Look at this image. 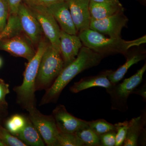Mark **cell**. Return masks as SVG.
<instances>
[{"instance_id":"cell-1","label":"cell","mask_w":146,"mask_h":146,"mask_svg":"<svg viewBox=\"0 0 146 146\" xmlns=\"http://www.w3.org/2000/svg\"><path fill=\"white\" fill-rule=\"evenodd\" d=\"M104 57L87 47H82L75 59L64 67L48 89L42 98L41 105L56 101L65 86L74 78L83 71L98 65Z\"/></svg>"},{"instance_id":"cell-2","label":"cell","mask_w":146,"mask_h":146,"mask_svg":"<svg viewBox=\"0 0 146 146\" xmlns=\"http://www.w3.org/2000/svg\"><path fill=\"white\" fill-rule=\"evenodd\" d=\"M80 39L84 46L95 52L106 55L125 54L130 48L140 46L146 42V35L132 41H125L121 38L108 37L90 29L79 32Z\"/></svg>"},{"instance_id":"cell-3","label":"cell","mask_w":146,"mask_h":146,"mask_svg":"<svg viewBox=\"0 0 146 146\" xmlns=\"http://www.w3.org/2000/svg\"><path fill=\"white\" fill-rule=\"evenodd\" d=\"M41 39L33 58L29 61L24 72L23 81L20 86L14 88L17 96V102L25 109L35 106V82L40 60L48 44Z\"/></svg>"},{"instance_id":"cell-4","label":"cell","mask_w":146,"mask_h":146,"mask_svg":"<svg viewBox=\"0 0 146 146\" xmlns=\"http://www.w3.org/2000/svg\"><path fill=\"white\" fill-rule=\"evenodd\" d=\"M64 67L60 51L49 44L40 60L35 82L36 90L46 89L52 85Z\"/></svg>"},{"instance_id":"cell-5","label":"cell","mask_w":146,"mask_h":146,"mask_svg":"<svg viewBox=\"0 0 146 146\" xmlns=\"http://www.w3.org/2000/svg\"><path fill=\"white\" fill-rule=\"evenodd\" d=\"M146 70V64L133 76L126 78L121 83L113 84L106 90L110 96L111 109L120 112H126L128 109L127 100L133 91L142 83L143 76Z\"/></svg>"},{"instance_id":"cell-6","label":"cell","mask_w":146,"mask_h":146,"mask_svg":"<svg viewBox=\"0 0 146 146\" xmlns=\"http://www.w3.org/2000/svg\"><path fill=\"white\" fill-rule=\"evenodd\" d=\"M27 110L29 112V119L45 143L49 146H56L59 131L52 115H43L35 106Z\"/></svg>"},{"instance_id":"cell-7","label":"cell","mask_w":146,"mask_h":146,"mask_svg":"<svg viewBox=\"0 0 146 146\" xmlns=\"http://www.w3.org/2000/svg\"><path fill=\"white\" fill-rule=\"evenodd\" d=\"M29 7L39 22L43 33L50 44L55 48L60 50L61 29L52 14L46 7Z\"/></svg>"},{"instance_id":"cell-8","label":"cell","mask_w":146,"mask_h":146,"mask_svg":"<svg viewBox=\"0 0 146 146\" xmlns=\"http://www.w3.org/2000/svg\"><path fill=\"white\" fill-rule=\"evenodd\" d=\"M128 21L123 11L100 20L91 18L89 29L110 37L121 38L122 30L126 25Z\"/></svg>"},{"instance_id":"cell-9","label":"cell","mask_w":146,"mask_h":146,"mask_svg":"<svg viewBox=\"0 0 146 146\" xmlns=\"http://www.w3.org/2000/svg\"><path fill=\"white\" fill-rule=\"evenodd\" d=\"M21 30L33 45L38 44L42 39L43 31L40 24L29 7L22 3L17 14Z\"/></svg>"},{"instance_id":"cell-10","label":"cell","mask_w":146,"mask_h":146,"mask_svg":"<svg viewBox=\"0 0 146 146\" xmlns=\"http://www.w3.org/2000/svg\"><path fill=\"white\" fill-rule=\"evenodd\" d=\"M52 115L60 132L75 133L89 125L87 121L76 117L69 113L63 105L56 106L53 110Z\"/></svg>"},{"instance_id":"cell-11","label":"cell","mask_w":146,"mask_h":146,"mask_svg":"<svg viewBox=\"0 0 146 146\" xmlns=\"http://www.w3.org/2000/svg\"><path fill=\"white\" fill-rule=\"evenodd\" d=\"M65 1L78 32L89 29L91 20L89 9L90 0Z\"/></svg>"},{"instance_id":"cell-12","label":"cell","mask_w":146,"mask_h":146,"mask_svg":"<svg viewBox=\"0 0 146 146\" xmlns=\"http://www.w3.org/2000/svg\"><path fill=\"white\" fill-rule=\"evenodd\" d=\"M0 49L15 56L25 58L28 62L36 53L31 44L19 35L1 41Z\"/></svg>"},{"instance_id":"cell-13","label":"cell","mask_w":146,"mask_h":146,"mask_svg":"<svg viewBox=\"0 0 146 146\" xmlns=\"http://www.w3.org/2000/svg\"><path fill=\"white\" fill-rule=\"evenodd\" d=\"M82 47V42L77 35L68 34L61 30L60 51L64 67L75 59Z\"/></svg>"},{"instance_id":"cell-14","label":"cell","mask_w":146,"mask_h":146,"mask_svg":"<svg viewBox=\"0 0 146 146\" xmlns=\"http://www.w3.org/2000/svg\"><path fill=\"white\" fill-rule=\"evenodd\" d=\"M61 30L68 34L77 35L78 32L74 24L70 12L65 1L55 3L47 7Z\"/></svg>"},{"instance_id":"cell-15","label":"cell","mask_w":146,"mask_h":146,"mask_svg":"<svg viewBox=\"0 0 146 146\" xmlns=\"http://www.w3.org/2000/svg\"><path fill=\"white\" fill-rule=\"evenodd\" d=\"M109 71H105L97 76L81 79L77 82H75L70 88V91L72 93L76 94L92 87H103L106 90L109 89L113 84L108 78Z\"/></svg>"},{"instance_id":"cell-16","label":"cell","mask_w":146,"mask_h":146,"mask_svg":"<svg viewBox=\"0 0 146 146\" xmlns=\"http://www.w3.org/2000/svg\"><path fill=\"white\" fill-rule=\"evenodd\" d=\"M146 124V111L144 109L140 116L128 121L127 133L123 146H138V138L145 128Z\"/></svg>"},{"instance_id":"cell-17","label":"cell","mask_w":146,"mask_h":146,"mask_svg":"<svg viewBox=\"0 0 146 146\" xmlns=\"http://www.w3.org/2000/svg\"><path fill=\"white\" fill-rule=\"evenodd\" d=\"M89 9L91 18L95 20L103 19L123 11L120 2L98 3L92 0H90Z\"/></svg>"},{"instance_id":"cell-18","label":"cell","mask_w":146,"mask_h":146,"mask_svg":"<svg viewBox=\"0 0 146 146\" xmlns=\"http://www.w3.org/2000/svg\"><path fill=\"white\" fill-rule=\"evenodd\" d=\"M16 136L27 146H44L43 139L29 118H26L25 125Z\"/></svg>"},{"instance_id":"cell-19","label":"cell","mask_w":146,"mask_h":146,"mask_svg":"<svg viewBox=\"0 0 146 146\" xmlns=\"http://www.w3.org/2000/svg\"><path fill=\"white\" fill-rule=\"evenodd\" d=\"M145 58V56L142 54H136L129 56H128L125 63L118 68L117 70H109L108 75V78L111 83L113 84L119 82L131 67L138 63L141 60H144Z\"/></svg>"},{"instance_id":"cell-20","label":"cell","mask_w":146,"mask_h":146,"mask_svg":"<svg viewBox=\"0 0 146 146\" xmlns=\"http://www.w3.org/2000/svg\"><path fill=\"white\" fill-rule=\"evenodd\" d=\"M22 31L17 15H9L6 25L0 32V42L19 35Z\"/></svg>"},{"instance_id":"cell-21","label":"cell","mask_w":146,"mask_h":146,"mask_svg":"<svg viewBox=\"0 0 146 146\" xmlns=\"http://www.w3.org/2000/svg\"><path fill=\"white\" fill-rule=\"evenodd\" d=\"M85 146H102L98 135L89 127V125L75 133Z\"/></svg>"},{"instance_id":"cell-22","label":"cell","mask_w":146,"mask_h":146,"mask_svg":"<svg viewBox=\"0 0 146 146\" xmlns=\"http://www.w3.org/2000/svg\"><path fill=\"white\" fill-rule=\"evenodd\" d=\"M88 125L98 136L110 131H115L114 125L104 119H98L88 121Z\"/></svg>"},{"instance_id":"cell-23","label":"cell","mask_w":146,"mask_h":146,"mask_svg":"<svg viewBox=\"0 0 146 146\" xmlns=\"http://www.w3.org/2000/svg\"><path fill=\"white\" fill-rule=\"evenodd\" d=\"M56 146H85L75 133H58Z\"/></svg>"},{"instance_id":"cell-24","label":"cell","mask_w":146,"mask_h":146,"mask_svg":"<svg viewBox=\"0 0 146 146\" xmlns=\"http://www.w3.org/2000/svg\"><path fill=\"white\" fill-rule=\"evenodd\" d=\"M26 124V118L21 115H15L6 123V129L11 134L16 136L23 128Z\"/></svg>"},{"instance_id":"cell-25","label":"cell","mask_w":146,"mask_h":146,"mask_svg":"<svg viewBox=\"0 0 146 146\" xmlns=\"http://www.w3.org/2000/svg\"><path fill=\"white\" fill-rule=\"evenodd\" d=\"M0 139L6 146H27L26 144L0 125Z\"/></svg>"},{"instance_id":"cell-26","label":"cell","mask_w":146,"mask_h":146,"mask_svg":"<svg viewBox=\"0 0 146 146\" xmlns=\"http://www.w3.org/2000/svg\"><path fill=\"white\" fill-rule=\"evenodd\" d=\"M116 132L115 146H123L127 133L128 121L120 122L114 124Z\"/></svg>"},{"instance_id":"cell-27","label":"cell","mask_w":146,"mask_h":146,"mask_svg":"<svg viewBox=\"0 0 146 146\" xmlns=\"http://www.w3.org/2000/svg\"><path fill=\"white\" fill-rule=\"evenodd\" d=\"M9 15V11L6 0H0V32L6 25Z\"/></svg>"},{"instance_id":"cell-28","label":"cell","mask_w":146,"mask_h":146,"mask_svg":"<svg viewBox=\"0 0 146 146\" xmlns=\"http://www.w3.org/2000/svg\"><path fill=\"white\" fill-rule=\"evenodd\" d=\"M98 136L101 142L102 146H115V131L107 132Z\"/></svg>"},{"instance_id":"cell-29","label":"cell","mask_w":146,"mask_h":146,"mask_svg":"<svg viewBox=\"0 0 146 146\" xmlns=\"http://www.w3.org/2000/svg\"><path fill=\"white\" fill-rule=\"evenodd\" d=\"M65 0H23V3L29 7H47Z\"/></svg>"},{"instance_id":"cell-30","label":"cell","mask_w":146,"mask_h":146,"mask_svg":"<svg viewBox=\"0 0 146 146\" xmlns=\"http://www.w3.org/2000/svg\"><path fill=\"white\" fill-rule=\"evenodd\" d=\"M23 0H6L8 5L9 15H17L19 6Z\"/></svg>"},{"instance_id":"cell-31","label":"cell","mask_w":146,"mask_h":146,"mask_svg":"<svg viewBox=\"0 0 146 146\" xmlns=\"http://www.w3.org/2000/svg\"><path fill=\"white\" fill-rule=\"evenodd\" d=\"M9 93L8 84L0 80V104H5L6 103L5 97Z\"/></svg>"},{"instance_id":"cell-32","label":"cell","mask_w":146,"mask_h":146,"mask_svg":"<svg viewBox=\"0 0 146 146\" xmlns=\"http://www.w3.org/2000/svg\"><path fill=\"white\" fill-rule=\"evenodd\" d=\"M141 85V84H140ZM139 85L133 91L132 94L139 95L143 98L144 102H146V83L144 82L141 85Z\"/></svg>"},{"instance_id":"cell-33","label":"cell","mask_w":146,"mask_h":146,"mask_svg":"<svg viewBox=\"0 0 146 146\" xmlns=\"http://www.w3.org/2000/svg\"><path fill=\"white\" fill-rule=\"evenodd\" d=\"M141 146H146V129H144L139 136L138 140V144Z\"/></svg>"},{"instance_id":"cell-34","label":"cell","mask_w":146,"mask_h":146,"mask_svg":"<svg viewBox=\"0 0 146 146\" xmlns=\"http://www.w3.org/2000/svg\"><path fill=\"white\" fill-rule=\"evenodd\" d=\"M96 2L102 3L106 2H120L119 0H92Z\"/></svg>"},{"instance_id":"cell-35","label":"cell","mask_w":146,"mask_h":146,"mask_svg":"<svg viewBox=\"0 0 146 146\" xmlns=\"http://www.w3.org/2000/svg\"><path fill=\"white\" fill-rule=\"evenodd\" d=\"M0 146H6L2 142L1 139H0Z\"/></svg>"},{"instance_id":"cell-36","label":"cell","mask_w":146,"mask_h":146,"mask_svg":"<svg viewBox=\"0 0 146 146\" xmlns=\"http://www.w3.org/2000/svg\"><path fill=\"white\" fill-rule=\"evenodd\" d=\"M2 65V60L1 58H0V68H1Z\"/></svg>"},{"instance_id":"cell-37","label":"cell","mask_w":146,"mask_h":146,"mask_svg":"<svg viewBox=\"0 0 146 146\" xmlns=\"http://www.w3.org/2000/svg\"><path fill=\"white\" fill-rule=\"evenodd\" d=\"M1 104H0V110H1Z\"/></svg>"},{"instance_id":"cell-38","label":"cell","mask_w":146,"mask_h":146,"mask_svg":"<svg viewBox=\"0 0 146 146\" xmlns=\"http://www.w3.org/2000/svg\"><path fill=\"white\" fill-rule=\"evenodd\" d=\"M0 121H1V118H0Z\"/></svg>"}]
</instances>
